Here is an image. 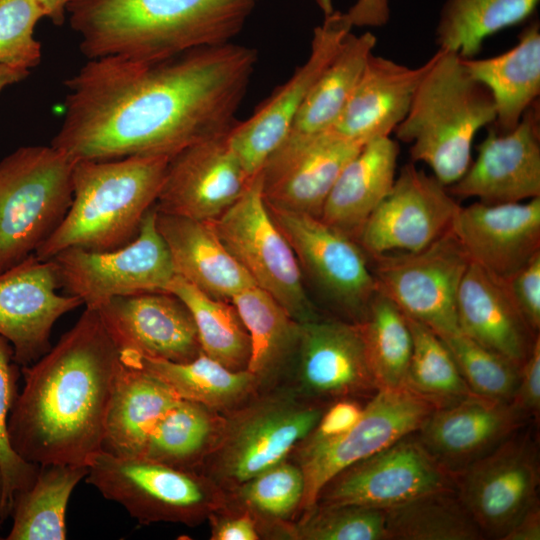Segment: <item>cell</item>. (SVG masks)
Listing matches in <instances>:
<instances>
[{
    "label": "cell",
    "instance_id": "7",
    "mask_svg": "<svg viewBox=\"0 0 540 540\" xmlns=\"http://www.w3.org/2000/svg\"><path fill=\"white\" fill-rule=\"evenodd\" d=\"M74 163L52 145L22 146L0 161V273L34 254L62 222Z\"/></svg>",
    "mask_w": 540,
    "mask_h": 540
},
{
    "label": "cell",
    "instance_id": "18",
    "mask_svg": "<svg viewBox=\"0 0 540 540\" xmlns=\"http://www.w3.org/2000/svg\"><path fill=\"white\" fill-rule=\"evenodd\" d=\"M229 132L195 142L169 159L157 211L212 221L238 200L253 177L231 147Z\"/></svg>",
    "mask_w": 540,
    "mask_h": 540
},
{
    "label": "cell",
    "instance_id": "54",
    "mask_svg": "<svg viewBox=\"0 0 540 540\" xmlns=\"http://www.w3.org/2000/svg\"><path fill=\"white\" fill-rule=\"evenodd\" d=\"M29 74L30 70L28 69L0 64V92L10 85L23 81Z\"/></svg>",
    "mask_w": 540,
    "mask_h": 540
},
{
    "label": "cell",
    "instance_id": "28",
    "mask_svg": "<svg viewBox=\"0 0 540 540\" xmlns=\"http://www.w3.org/2000/svg\"><path fill=\"white\" fill-rule=\"evenodd\" d=\"M156 227L169 250L175 275L205 294L231 301L239 292L256 286L224 246L211 221L156 210Z\"/></svg>",
    "mask_w": 540,
    "mask_h": 540
},
{
    "label": "cell",
    "instance_id": "2",
    "mask_svg": "<svg viewBox=\"0 0 540 540\" xmlns=\"http://www.w3.org/2000/svg\"><path fill=\"white\" fill-rule=\"evenodd\" d=\"M120 352L99 312L85 308L74 326L34 363L8 417L14 452L36 464L87 466L101 449Z\"/></svg>",
    "mask_w": 540,
    "mask_h": 540
},
{
    "label": "cell",
    "instance_id": "56",
    "mask_svg": "<svg viewBox=\"0 0 540 540\" xmlns=\"http://www.w3.org/2000/svg\"><path fill=\"white\" fill-rule=\"evenodd\" d=\"M3 491H4V479H3L2 467H1V464H0V527H1V524L4 522V520L2 518V515H1ZM0 539H1V537H0Z\"/></svg>",
    "mask_w": 540,
    "mask_h": 540
},
{
    "label": "cell",
    "instance_id": "3",
    "mask_svg": "<svg viewBox=\"0 0 540 540\" xmlns=\"http://www.w3.org/2000/svg\"><path fill=\"white\" fill-rule=\"evenodd\" d=\"M260 0H68L66 15L87 59L158 60L228 42Z\"/></svg>",
    "mask_w": 540,
    "mask_h": 540
},
{
    "label": "cell",
    "instance_id": "23",
    "mask_svg": "<svg viewBox=\"0 0 540 540\" xmlns=\"http://www.w3.org/2000/svg\"><path fill=\"white\" fill-rule=\"evenodd\" d=\"M96 310L119 352L172 362L202 352L189 309L170 292L115 297Z\"/></svg>",
    "mask_w": 540,
    "mask_h": 540
},
{
    "label": "cell",
    "instance_id": "11",
    "mask_svg": "<svg viewBox=\"0 0 540 540\" xmlns=\"http://www.w3.org/2000/svg\"><path fill=\"white\" fill-rule=\"evenodd\" d=\"M51 259L61 288L92 309L115 297L167 292L175 276L169 250L156 227L155 206L128 244L106 251L70 247Z\"/></svg>",
    "mask_w": 540,
    "mask_h": 540
},
{
    "label": "cell",
    "instance_id": "13",
    "mask_svg": "<svg viewBox=\"0 0 540 540\" xmlns=\"http://www.w3.org/2000/svg\"><path fill=\"white\" fill-rule=\"evenodd\" d=\"M445 490H456L454 475L413 433L339 472L322 488L315 505L386 510Z\"/></svg>",
    "mask_w": 540,
    "mask_h": 540
},
{
    "label": "cell",
    "instance_id": "46",
    "mask_svg": "<svg viewBox=\"0 0 540 540\" xmlns=\"http://www.w3.org/2000/svg\"><path fill=\"white\" fill-rule=\"evenodd\" d=\"M43 17L35 0H0V64L31 70L40 63L41 44L34 30Z\"/></svg>",
    "mask_w": 540,
    "mask_h": 540
},
{
    "label": "cell",
    "instance_id": "22",
    "mask_svg": "<svg viewBox=\"0 0 540 540\" xmlns=\"http://www.w3.org/2000/svg\"><path fill=\"white\" fill-rule=\"evenodd\" d=\"M363 145L334 130L306 142H283L260 172L266 204L320 218L340 173Z\"/></svg>",
    "mask_w": 540,
    "mask_h": 540
},
{
    "label": "cell",
    "instance_id": "41",
    "mask_svg": "<svg viewBox=\"0 0 540 540\" xmlns=\"http://www.w3.org/2000/svg\"><path fill=\"white\" fill-rule=\"evenodd\" d=\"M357 324L378 389L406 387L413 349L406 315L377 292Z\"/></svg>",
    "mask_w": 540,
    "mask_h": 540
},
{
    "label": "cell",
    "instance_id": "32",
    "mask_svg": "<svg viewBox=\"0 0 540 540\" xmlns=\"http://www.w3.org/2000/svg\"><path fill=\"white\" fill-rule=\"evenodd\" d=\"M376 43L377 38L370 31L360 35L350 32L345 37L309 92L283 142H306L333 129Z\"/></svg>",
    "mask_w": 540,
    "mask_h": 540
},
{
    "label": "cell",
    "instance_id": "37",
    "mask_svg": "<svg viewBox=\"0 0 540 540\" xmlns=\"http://www.w3.org/2000/svg\"><path fill=\"white\" fill-rule=\"evenodd\" d=\"M299 465L286 459L226 491V505L249 512L261 538L284 539L288 524L299 515L304 496Z\"/></svg>",
    "mask_w": 540,
    "mask_h": 540
},
{
    "label": "cell",
    "instance_id": "52",
    "mask_svg": "<svg viewBox=\"0 0 540 540\" xmlns=\"http://www.w3.org/2000/svg\"><path fill=\"white\" fill-rule=\"evenodd\" d=\"M540 508L535 502L507 531L502 540H539Z\"/></svg>",
    "mask_w": 540,
    "mask_h": 540
},
{
    "label": "cell",
    "instance_id": "45",
    "mask_svg": "<svg viewBox=\"0 0 540 540\" xmlns=\"http://www.w3.org/2000/svg\"><path fill=\"white\" fill-rule=\"evenodd\" d=\"M20 375L21 367L14 360L12 345L0 335V464L4 479L1 515L4 521L10 516L15 493L29 488L39 469V465L18 456L9 442L8 417L19 393Z\"/></svg>",
    "mask_w": 540,
    "mask_h": 540
},
{
    "label": "cell",
    "instance_id": "38",
    "mask_svg": "<svg viewBox=\"0 0 540 540\" xmlns=\"http://www.w3.org/2000/svg\"><path fill=\"white\" fill-rule=\"evenodd\" d=\"M167 292L177 296L189 309L204 354L230 370H247L250 337L231 301L213 298L177 275Z\"/></svg>",
    "mask_w": 540,
    "mask_h": 540
},
{
    "label": "cell",
    "instance_id": "55",
    "mask_svg": "<svg viewBox=\"0 0 540 540\" xmlns=\"http://www.w3.org/2000/svg\"><path fill=\"white\" fill-rule=\"evenodd\" d=\"M324 16L331 14L334 11L332 0H315Z\"/></svg>",
    "mask_w": 540,
    "mask_h": 540
},
{
    "label": "cell",
    "instance_id": "51",
    "mask_svg": "<svg viewBox=\"0 0 540 540\" xmlns=\"http://www.w3.org/2000/svg\"><path fill=\"white\" fill-rule=\"evenodd\" d=\"M345 13L353 27H381L389 20V1L356 0Z\"/></svg>",
    "mask_w": 540,
    "mask_h": 540
},
{
    "label": "cell",
    "instance_id": "43",
    "mask_svg": "<svg viewBox=\"0 0 540 540\" xmlns=\"http://www.w3.org/2000/svg\"><path fill=\"white\" fill-rule=\"evenodd\" d=\"M285 539L388 540L386 511L360 505H315L289 523Z\"/></svg>",
    "mask_w": 540,
    "mask_h": 540
},
{
    "label": "cell",
    "instance_id": "42",
    "mask_svg": "<svg viewBox=\"0 0 540 540\" xmlns=\"http://www.w3.org/2000/svg\"><path fill=\"white\" fill-rule=\"evenodd\" d=\"M407 321L413 349L406 387L438 406L473 394L439 335L414 319L407 317Z\"/></svg>",
    "mask_w": 540,
    "mask_h": 540
},
{
    "label": "cell",
    "instance_id": "50",
    "mask_svg": "<svg viewBox=\"0 0 540 540\" xmlns=\"http://www.w3.org/2000/svg\"><path fill=\"white\" fill-rule=\"evenodd\" d=\"M211 540H258L261 535L254 517L247 511L224 506L212 513Z\"/></svg>",
    "mask_w": 540,
    "mask_h": 540
},
{
    "label": "cell",
    "instance_id": "17",
    "mask_svg": "<svg viewBox=\"0 0 540 540\" xmlns=\"http://www.w3.org/2000/svg\"><path fill=\"white\" fill-rule=\"evenodd\" d=\"M459 207L446 186L409 163L356 241L368 256L419 251L450 230Z\"/></svg>",
    "mask_w": 540,
    "mask_h": 540
},
{
    "label": "cell",
    "instance_id": "21",
    "mask_svg": "<svg viewBox=\"0 0 540 540\" xmlns=\"http://www.w3.org/2000/svg\"><path fill=\"white\" fill-rule=\"evenodd\" d=\"M477 152L464 175L447 187L452 196L476 197L487 204L540 197V122L536 103L513 129H491Z\"/></svg>",
    "mask_w": 540,
    "mask_h": 540
},
{
    "label": "cell",
    "instance_id": "1",
    "mask_svg": "<svg viewBox=\"0 0 540 540\" xmlns=\"http://www.w3.org/2000/svg\"><path fill=\"white\" fill-rule=\"evenodd\" d=\"M257 60L254 48L233 42L150 61L88 59L64 83L50 145L74 161L171 158L235 126Z\"/></svg>",
    "mask_w": 540,
    "mask_h": 540
},
{
    "label": "cell",
    "instance_id": "8",
    "mask_svg": "<svg viewBox=\"0 0 540 540\" xmlns=\"http://www.w3.org/2000/svg\"><path fill=\"white\" fill-rule=\"evenodd\" d=\"M86 482L141 524L197 526L226 505V491L198 471L104 449L88 462Z\"/></svg>",
    "mask_w": 540,
    "mask_h": 540
},
{
    "label": "cell",
    "instance_id": "49",
    "mask_svg": "<svg viewBox=\"0 0 540 540\" xmlns=\"http://www.w3.org/2000/svg\"><path fill=\"white\" fill-rule=\"evenodd\" d=\"M511 403L526 418L539 417L540 411V336L520 367L519 381Z\"/></svg>",
    "mask_w": 540,
    "mask_h": 540
},
{
    "label": "cell",
    "instance_id": "4",
    "mask_svg": "<svg viewBox=\"0 0 540 540\" xmlns=\"http://www.w3.org/2000/svg\"><path fill=\"white\" fill-rule=\"evenodd\" d=\"M169 159L139 155L75 161L71 205L35 256L50 260L70 247L106 251L131 242L155 206Z\"/></svg>",
    "mask_w": 540,
    "mask_h": 540
},
{
    "label": "cell",
    "instance_id": "40",
    "mask_svg": "<svg viewBox=\"0 0 540 540\" xmlns=\"http://www.w3.org/2000/svg\"><path fill=\"white\" fill-rule=\"evenodd\" d=\"M385 511L388 540L485 538L456 490L430 493Z\"/></svg>",
    "mask_w": 540,
    "mask_h": 540
},
{
    "label": "cell",
    "instance_id": "33",
    "mask_svg": "<svg viewBox=\"0 0 540 540\" xmlns=\"http://www.w3.org/2000/svg\"><path fill=\"white\" fill-rule=\"evenodd\" d=\"M121 361L143 369L166 383L181 399L225 413L258 392L248 370L233 371L203 352L186 362H172L121 352Z\"/></svg>",
    "mask_w": 540,
    "mask_h": 540
},
{
    "label": "cell",
    "instance_id": "15",
    "mask_svg": "<svg viewBox=\"0 0 540 540\" xmlns=\"http://www.w3.org/2000/svg\"><path fill=\"white\" fill-rule=\"evenodd\" d=\"M303 268L342 311L359 323L377 293L359 243L319 217L267 205Z\"/></svg>",
    "mask_w": 540,
    "mask_h": 540
},
{
    "label": "cell",
    "instance_id": "14",
    "mask_svg": "<svg viewBox=\"0 0 540 540\" xmlns=\"http://www.w3.org/2000/svg\"><path fill=\"white\" fill-rule=\"evenodd\" d=\"M458 496L484 536L502 539L538 501L537 447L528 431H516L483 457L454 474Z\"/></svg>",
    "mask_w": 540,
    "mask_h": 540
},
{
    "label": "cell",
    "instance_id": "9",
    "mask_svg": "<svg viewBox=\"0 0 540 540\" xmlns=\"http://www.w3.org/2000/svg\"><path fill=\"white\" fill-rule=\"evenodd\" d=\"M211 223L255 285L270 294L294 320L304 323L319 318L306 294L297 257L269 212L261 173Z\"/></svg>",
    "mask_w": 540,
    "mask_h": 540
},
{
    "label": "cell",
    "instance_id": "36",
    "mask_svg": "<svg viewBox=\"0 0 540 540\" xmlns=\"http://www.w3.org/2000/svg\"><path fill=\"white\" fill-rule=\"evenodd\" d=\"M223 418L221 412L180 398L150 434L141 457L198 471L219 436Z\"/></svg>",
    "mask_w": 540,
    "mask_h": 540
},
{
    "label": "cell",
    "instance_id": "34",
    "mask_svg": "<svg viewBox=\"0 0 540 540\" xmlns=\"http://www.w3.org/2000/svg\"><path fill=\"white\" fill-rule=\"evenodd\" d=\"M250 337L251 356L247 370L258 391L279 386V380L294 356L300 324L266 291L251 286L231 299Z\"/></svg>",
    "mask_w": 540,
    "mask_h": 540
},
{
    "label": "cell",
    "instance_id": "10",
    "mask_svg": "<svg viewBox=\"0 0 540 540\" xmlns=\"http://www.w3.org/2000/svg\"><path fill=\"white\" fill-rule=\"evenodd\" d=\"M436 407L408 387L378 389L349 430L328 440L299 444L292 453L305 485L299 515L315 505L320 491L335 475L416 433Z\"/></svg>",
    "mask_w": 540,
    "mask_h": 540
},
{
    "label": "cell",
    "instance_id": "6",
    "mask_svg": "<svg viewBox=\"0 0 540 540\" xmlns=\"http://www.w3.org/2000/svg\"><path fill=\"white\" fill-rule=\"evenodd\" d=\"M326 407L288 385L256 392L223 413L219 436L198 472L225 491L235 488L288 459Z\"/></svg>",
    "mask_w": 540,
    "mask_h": 540
},
{
    "label": "cell",
    "instance_id": "20",
    "mask_svg": "<svg viewBox=\"0 0 540 540\" xmlns=\"http://www.w3.org/2000/svg\"><path fill=\"white\" fill-rule=\"evenodd\" d=\"M61 288L57 266L35 254L0 273V335L14 350V360L28 366L52 347L50 335L55 322L83 305Z\"/></svg>",
    "mask_w": 540,
    "mask_h": 540
},
{
    "label": "cell",
    "instance_id": "5",
    "mask_svg": "<svg viewBox=\"0 0 540 540\" xmlns=\"http://www.w3.org/2000/svg\"><path fill=\"white\" fill-rule=\"evenodd\" d=\"M495 118L490 93L469 75L462 57L439 48L394 132L410 144L411 159L425 163L449 187L469 168L476 134Z\"/></svg>",
    "mask_w": 540,
    "mask_h": 540
},
{
    "label": "cell",
    "instance_id": "53",
    "mask_svg": "<svg viewBox=\"0 0 540 540\" xmlns=\"http://www.w3.org/2000/svg\"><path fill=\"white\" fill-rule=\"evenodd\" d=\"M43 9L45 18L53 24L60 26L66 19V5L68 0H35Z\"/></svg>",
    "mask_w": 540,
    "mask_h": 540
},
{
    "label": "cell",
    "instance_id": "19",
    "mask_svg": "<svg viewBox=\"0 0 540 540\" xmlns=\"http://www.w3.org/2000/svg\"><path fill=\"white\" fill-rule=\"evenodd\" d=\"M295 356L288 386L306 399L324 403L378 390L357 323L321 318L301 323Z\"/></svg>",
    "mask_w": 540,
    "mask_h": 540
},
{
    "label": "cell",
    "instance_id": "47",
    "mask_svg": "<svg viewBox=\"0 0 540 540\" xmlns=\"http://www.w3.org/2000/svg\"><path fill=\"white\" fill-rule=\"evenodd\" d=\"M511 297L530 328L540 330V253L506 279Z\"/></svg>",
    "mask_w": 540,
    "mask_h": 540
},
{
    "label": "cell",
    "instance_id": "31",
    "mask_svg": "<svg viewBox=\"0 0 540 540\" xmlns=\"http://www.w3.org/2000/svg\"><path fill=\"white\" fill-rule=\"evenodd\" d=\"M469 75L490 93L495 106V129H513L540 93V26L529 24L518 42L489 58H462Z\"/></svg>",
    "mask_w": 540,
    "mask_h": 540
},
{
    "label": "cell",
    "instance_id": "48",
    "mask_svg": "<svg viewBox=\"0 0 540 540\" xmlns=\"http://www.w3.org/2000/svg\"><path fill=\"white\" fill-rule=\"evenodd\" d=\"M363 409L364 406L354 398L335 400L326 407L316 427L301 443H316L341 435L359 420Z\"/></svg>",
    "mask_w": 540,
    "mask_h": 540
},
{
    "label": "cell",
    "instance_id": "39",
    "mask_svg": "<svg viewBox=\"0 0 540 540\" xmlns=\"http://www.w3.org/2000/svg\"><path fill=\"white\" fill-rule=\"evenodd\" d=\"M540 0H447L436 28L439 48L473 58L486 38L535 12Z\"/></svg>",
    "mask_w": 540,
    "mask_h": 540
},
{
    "label": "cell",
    "instance_id": "26",
    "mask_svg": "<svg viewBox=\"0 0 540 540\" xmlns=\"http://www.w3.org/2000/svg\"><path fill=\"white\" fill-rule=\"evenodd\" d=\"M428 65L429 60L408 67L372 53L332 130L360 144L390 137L407 115Z\"/></svg>",
    "mask_w": 540,
    "mask_h": 540
},
{
    "label": "cell",
    "instance_id": "44",
    "mask_svg": "<svg viewBox=\"0 0 540 540\" xmlns=\"http://www.w3.org/2000/svg\"><path fill=\"white\" fill-rule=\"evenodd\" d=\"M440 338L473 394L511 402L519 381V366L460 331Z\"/></svg>",
    "mask_w": 540,
    "mask_h": 540
},
{
    "label": "cell",
    "instance_id": "27",
    "mask_svg": "<svg viewBox=\"0 0 540 540\" xmlns=\"http://www.w3.org/2000/svg\"><path fill=\"white\" fill-rule=\"evenodd\" d=\"M456 312L460 332L521 367L535 333L502 279L470 262L460 283Z\"/></svg>",
    "mask_w": 540,
    "mask_h": 540
},
{
    "label": "cell",
    "instance_id": "30",
    "mask_svg": "<svg viewBox=\"0 0 540 540\" xmlns=\"http://www.w3.org/2000/svg\"><path fill=\"white\" fill-rule=\"evenodd\" d=\"M179 399L158 377L121 361L108 406L103 449L141 457L150 434Z\"/></svg>",
    "mask_w": 540,
    "mask_h": 540
},
{
    "label": "cell",
    "instance_id": "24",
    "mask_svg": "<svg viewBox=\"0 0 540 540\" xmlns=\"http://www.w3.org/2000/svg\"><path fill=\"white\" fill-rule=\"evenodd\" d=\"M450 230L470 262L506 279L540 253V197L460 206Z\"/></svg>",
    "mask_w": 540,
    "mask_h": 540
},
{
    "label": "cell",
    "instance_id": "12",
    "mask_svg": "<svg viewBox=\"0 0 540 540\" xmlns=\"http://www.w3.org/2000/svg\"><path fill=\"white\" fill-rule=\"evenodd\" d=\"M377 292L440 337L459 330L456 298L470 260L451 230L415 252L368 256Z\"/></svg>",
    "mask_w": 540,
    "mask_h": 540
},
{
    "label": "cell",
    "instance_id": "29",
    "mask_svg": "<svg viewBox=\"0 0 540 540\" xmlns=\"http://www.w3.org/2000/svg\"><path fill=\"white\" fill-rule=\"evenodd\" d=\"M398 155V143L390 137L365 143L340 173L320 219L357 240L367 219L392 190Z\"/></svg>",
    "mask_w": 540,
    "mask_h": 540
},
{
    "label": "cell",
    "instance_id": "16",
    "mask_svg": "<svg viewBox=\"0 0 540 540\" xmlns=\"http://www.w3.org/2000/svg\"><path fill=\"white\" fill-rule=\"evenodd\" d=\"M353 26L346 13L333 11L315 27L310 53L292 76L228 134L229 142L250 177L261 172L287 136L312 87L337 54Z\"/></svg>",
    "mask_w": 540,
    "mask_h": 540
},
{
    "label": "cell",
    "instance_id": "35",
    "mask_svg": "<svg viewBox=\"0 0 540 540\" xmlns=\"http://www.w3.org/2000/svg\"><path fill=\"white\" fill-rule=\"evenodd\" d=\"M88 467L71 464L39 465L33 484L15 493L7 540H64L66 511L76 485Z\"/></svg>",
    "mask_w": 540,
    "mask_h": 540
},
{
    "label": "cell",
    "instance_id": "25",
    "mask_svg": "<svg viewBox=\"0 0 540 540\" xmlns=\"http://www.w3.org/2000/svg\"><path fill=\"white\" fill-rule=\"evenodd\" d=\"M526 420L511 402L470 394L436 407L417 437L454 475L495 449Z\"/></svg>",
    "mask_w": 540,
    "mask_h": 540
}]
</instances>
